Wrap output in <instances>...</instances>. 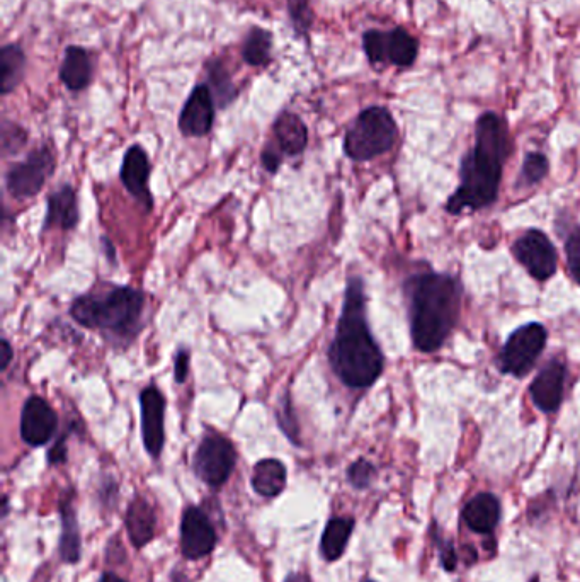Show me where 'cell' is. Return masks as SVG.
<instances>
[{
  "label": "cell",
  "instance_id": "1",
  "mask_svg": "<svg viewBox=\"0 0 580 582\" xmlns=\"http://www.w3.org/2000/svg\"><path fill=\"white\" fill-rule=\"evenodd\" d=\"M329 363L337 378L349 388H368L380 378L383 354L371 336L366 320L363 281L347 283L336 337L330 344Z\"/></svg>",
  "mask_w": 580,
  "mask_h": 582
},
{
  "label": "cell",
  "instance_id": "2",
  "mask_svg": "<svg viewBox=\"0 0 580 582\" xmlns=\"http://www.w3.org/2000/svg\"><path fill=\"white\" fill-rule=\"evenodd\" d=\"M509 152L504 121L495 113H485L477 121V142L461 162V184L448 201V212H475L494 203L499 193L502 162Z\"/></svg>",
  "mask_w": 580,
  "mask_h": 582
},
{
  "label": "cell",
  "instance_id": "3",
  "mask_svg": "<svg viewBox=\"0 0 580 582\" xmlns=\"http://www.w3.org/2000/svg\"><path fill=\"white\" fill-rule=\"evenodd\" d=\"M407 293L414 346L424 353L438 351L460 314L458 281L443 274H421L407 283Z\"/></svg>",
  "mask_w": 580,
  "mask_h": 582
},
{
  "label": "cell",
  "instance_id": "4",
  "mask_svg": "<svg viewBox=\"0 0 580 582\" xmlns=\"http://www.w3.org/2000/svg\"><path fill=\"white\" fill-rule=\"evenodd\" d=\"M145 310V295L131 286H109L101 293L75 298L70 315L79 326L109 332L118 339L138 334Z\"/></svg>",
  "mask_w": 580,
  "mask_h": 582
},
{
  "label": "cell",
  "instance_id": "5",
  "mask_svg": "<svg viewBox=\"0 0 580 582\" xmlns=\"http://www.w3.org/2000/svg\"><path fill=\"white\" fill-rule=\"evenodd\" d=\"M397 138V123L383 106H371L359 113L344 137V152L349 159L366 162L392 149Z\"/></svg>",
  "mask_w": 580,
  "mask_h": 582
},
{
  "label": "cell",
  "instance_id": "6",
  "mask_svg": "<svg viewBox=\"0 0 580 582\" xmlns=\"http://www.w3.org/2000/svg\"><path fill=\"white\" fill-rule=\"evenodd\" d=\"M363 48L373 67L392 63L395 67L407 69L416 62L419 41L404 28L392 31L370 29L363 35Z\"/></svg>",
  "mask_w": 580,
  "mask_h": 582
},
{
  "label": "cell",
  "instance_id": "7",
  "mask_svg": "<svg viewBox=\"0 0 580 582\" xmlns=\"http://www.w3.org/2000/svg\"><path fill=\"white\" fill-rule=\"evenodd\" d=\"M235 463L237 450L234 443L222 434H208L194 453L193 470L201 482L220 489L230 479Z\"/></svg>",
  "mask_w": 580,
  "mask_h": 582
},
{
  "label": "cell",
  "instance_id": "8",
  "mask_svg": "<svg viewBox=\"0 0 580 582\" xmlns=\"http://www.w3.org/2000/svg\"><path fill=\"white\" fill-rule=\"evenodd\" d=\"M57 167V159L50 147H38L31 154L9 169L6 176L7 193L16 200L35 198L40 193L46 181L53 176Z\"/></svg>",
  "mask_w": 580,
  "mask_h": 582
},
{
  "label": "cell",
  "instance_id": "9",
  "mask_svg": "<svg viewBox=\"0 0 580 582\" xmlns=\"http://www.w3.org/2000/svg\"><path fill=\"white\" fill-rule=\"evenodd\" d=\"M546 344V329L541 324H526L512 332L499 356L502 373L524 377L535 366Z\"/></svg>",
  "mask_w": 580,
  "mask_h": 582
},
{
  "label": "cell",
  "instance_id": "10",
  "mask_svg": "<svg viewBox=\"0 0 580 582\" xmlns=\"http://www.w3.org/2000/svg\"><path fill=\"white\" fill-rule=\"evenodd\" d=\"M512 252L536 280H548L557 271V251L550 239L540 230H528L526 234L521 235L514 242Z\"/></svg>",
  "mask_w": 580,
  "mask_h": 582
},
{
  "label": "cell",
  "instance_id": "11",
  "mask_svg": "<svg viewBox=\"0 0 580 582\" xmlns=\"http://www.w3.org/2000/svg\"><path fill=\"white\" fill-rule=\"evenodd\" d=\"M217 531L211 525L208 514L201 508L189 506L181 521L182 555L189 560H200L217 547Z\"/></svg>",
  "mask_w": 580,
  "mask_h": 582
},
{
  "label": "cell",
  "instance_id": "12",
  "mask_svg": "<svg viewBox=\"0 0 580 582\" xmlns=\"http://www.w3.org/2000/svg\"><path fill=\"white\" fill-rule=\"evenodd\" d=\"M58 428L57 412L43 397L33 395L21 412V438L29 446H43L52 440Z\"/></svg>",
  "mask_w": 580,
  "mask_h": 582
},
{
  "label": "cell",
  "instance_id": "13",
  "mask_svg": "<svg viewBox=\"0 0 580 582\" xmlns=\"http://www.w3.org/2000/svg\"><path fill=\"white\" fill-rule=\"evenodd\" d=\"M140 407L143 445L150 457L159 458L165 443V397L159 388L150 385L140 394Z\"/></svg>",
  "mask_w": 580,
  "mask_h": 582
},
{
  "label": "cell",
  "instance_id": "14",
  "mask_svg": "<svg viewBox=\"0 0 580 582\" xmlns=\"http://www.w3.org/2000/svg\"><path fill=\"white\" fill-rule=\"evenodd\" d=\"M215 121V97L208 84H200L189 94L179 116V130L184 137L200 138L211 132Z\"/></svg>",
  "mask_w": 580,
  "mask_h": 582
},
{
  "label": "cell",
  "instance_id": "15",
  "mask_svg": "<svg viewBox=\"0 0 580 582\" xmlns=\"http://www.w3.org/2000/svg\"><path fill=\"white\" fill-rule=\"evenodd\" d=\"M150 171V160L145 149L142 145H131L121 164V183L125 184V188L142 203L147 212H152L154 208L152 193L148 191Z\"/></svg>",
  "mask_w": 580,
  "mask_h": 582
},
{
  "label": "cell",
  "instance_id": "16",
  "mask_svg": "<svg viewBox=\"0 0 580 582\" xmlns=\"http://www.w3.org/2000/svg\"><path fill=\"white\" fill-rule=\"evenodd\" d=\"M565 385V366L553 361L540 371V375L531 383V397L536 407L543 412L557 411L563 399Z\"/></svg>",
  "mask_w": 580,
  "mask_h": 582
},
{
  "label": "cell",
  "instance_id": "17",
  "mask_svg": "<svg viewBox=\"0 0 580 582\" xmlns=\"http://www.w3.org/2000/svg\"><path fill=\"white\" fill-rule=\"evenodd\" d=\"M79 220V203H77V194H75L74 188L65 184L57 191H53L48 198V210H46L43 230H72L77 227Z\"/></svg>",
  "mask_w": 580,
  "mask_h": 582
},
{
  "label": "cell",
  "instance_id": "18",
  "mask_svg": "<svg viewBox=\"0 0 580 582\" xmlns=\"http://www.w3.org/2000/svg\"><path fill=\"white\" fill-rule=\"evenodd\" d=\"M155 513L147 499L137 496L126 511L125 526L133 547L143 548L155 537Z\"/></svg>",
  "mask_w": 580,
  "mask_h": 582
},
{
  "label": "cell",
  "instance_id": "19",
  "mask_svg": "<svg viewBox=\"0 0 580 582\" xmlns=\"http://www.w3.org/2000/svg\"><path fill=\"white\" fill-rule=\"evenodd\" d=\"M92 75V58L86 48L82 46H69L65 50L62 67H60V79L63 86L69 91H84L86 87L91 86Z\"/></svg>",
  "mask_w": 580,
  "mask_h": 582
},
{
  "label": "cell",
  "instance_id": "20",
  "mask_svg": "<svg viewBox=\"0 0 580 582\" xmlns=\"http://www.w3.org/2000/svg\"><path fill=\"white\" fill-rule=\"evenodd\" d=\"M274 138L283 154L296 157L303 154L308 145L307 125L300 116L285 111L276 118L273 125Z\"/></svg>",
  "mask_w": 580,
  "mask_h": 582
},
{
  "label": "cell",
  "instance_id": "21",
  "mask_svg": "<svg viewBox=\"0 0 580 582\" xmlns=\"http://www.w3.org/2000/svg\"><path fill=\"white\" fill-rule=\"evenodd\" d=\"M463 520L475 533H492L501 521V503L492 494H478L463 509Z\"/></svg>",
  "mask_w": 580,
  "mask_h": 582
},
{
  "label": "cell",
  "instance_id": "22",
  "mask_svg": "<svg viewBox=\"0 0 580 582\" xmlns=\"http://www.w3.org/2000/svg\"><path fill=\"white\" fill-rule=\"evenodd\" d=\"M286 467L276 458H264L252 472V487L262 497H276L285 491Z\"/></svg>",
  "mask_w": 580,
  "mask_h": 582
},
{
  "label": "cell",
  "instance_id": "23",
  "mask_svg": "<svg viewBox=\"0 0 580 582\" xmlns=\"http://www.w3.org/2000/svg\"><path fill=\"white\" fill-rule=\"evenodd\" d=\"M26 74V53L19 45L0 50V92L7 96L18 89Z\"/></svg>",
  "mask_w": 580,
  "mask_h": 582
},
{
  "label": "cell",
  "instance_id": "24",
  "mask_svg": "<svg viewBox=\"0 0 580 582\" xmlns=\"http://www.w3.org/2000/svg\"><path fill=\"white\" fill-rule=\"evenodd\" d=\"M62 513V537H60V555L63 562L75 564L82 554V538H80L79 523L75 518L74 506L70 499H63L60 504Z\"/></svg>",
  "mask_w": 580,
  "mask_h": 582
},
{
  "label": "cell",
  "instance_id": "25",
  "mask_svg": "<svg viewBox=\"0 0 580 582\" xmlns=\"http://www.w3.org/2000/svg\"><path fill=\"white\" fill-rule=\"evenodd\" d=\"M353 530V518H332L325 525L322 542H320V550H322L325 560L334 562V560L341 559Z\"/></svg>",
  "mask_w": 580,
  "mask_h": 582
},
{
  "label": "cell",
  "instance_id": "26",
  "mask_svg": "<svg viewBox=\"0 0 580 582\" xmlns=\"http://www.w3.org/2000/svg\"><path fill=\"white\" fill-rule=\"evenodd\" d=\"M206 69H208V87L215 97V103L220 109L227 108L228 104L234 103L237 92H239L235 87L234 80H232V75L220 58L211 60L206 65Z\"/></svg>",
  "mask_w": 580,
  "mask_h": 582
},
{
  "label": "cell",
  "instance_id": "27",
  "mask_svg": "<svg viewBox=\"0 0 580 582\" xmlns=\"http://www.w3.org/2000/svg\"><path fill=\"white\" fill-rule=\"evenodd\" d=\"M273 35L262 28H252L242 45V58L251 67H264L271 62Z\"/></svg>",
  "mask_w": 580,
  "mask_h": 582
},
{
  "label": "cell",
  "instance_id": "28",
  "mask_svg": "<svg viewBox=\"0 0 580 582\" xmlns=\"http://www.w3.org/2000/svg\"><path fill=\"white\" fill-rule=\"evenodd\" d=\"M28 138V132L23 126L9 120L2 121V154L6 157L21 152L28 143Z\"/></svg>",
  "mask_w": 580,
  "mask_h": 582
},
{
  "label": "cell",
  "instance_id": "29",
  "mask_svg": "<svg viewBox=\"0 0 580 582\" xmlns=\"http://www.w3.org/2000/svg\"><path fill=\"white\" fill-rule=\"evenodd\" d=\"M288 14L291 24L298 35H308L312 29L315 14H313L310 0H288Z\"/></svg>",
  "mask_w": 580,
  "mask_h": 582
},
{
  "label": "cell",
  "instance_id": "30",
  "mask_svg": "<svg viewBox=\"0 0 580 582\" xmlns=\"http://www.w3.org/2000/svg\"><path fill=\"white\" fill-rule=\"evenodd\" d=\"M375 477L376 468L373 467V463L364 460V458H359L358 462H354L347 470L349 484L353 485L354 489H358V491L368 489L373 484Z\"/></svg>",
  "mask_w": 580,
  "mask_h": 582
},
{
  "label": "cell",
  "instance_id": "31",
  "mask_svg": "<svg viewBox=\"0 0 580 582\" xmlns=\"http://www.w3.org/2000/svg\"><path fill=\"white\" fill-rule=\"evenodd\" d=\"M548 159L545 155L538 154V152H531V154L526 155V159L523 162V174L524 183L526 184H536L540 183L541 179L548 174Z\"/></svg>",
  "mask_w": 580,
  "mask_h": 582
},
{
  "label": "cell",
  "instance_id": "32",
  "mask_svg": "<svg viewBox=\"0 0 580 582\" xmlns=\"http://www.w3.org/2000/svg\"><path fill=\"white\" fill-rule=\"evenodd\" d=\"M278 424L281 431L290 438L293 445H300V428H298V421H296V416L293 414V409H291V400L288 395L286 399L281 400V407L278 409Z\"/></svg>",
  "mask_w": 580,
  "mask_h": 582
},
{
  "label": "cell",
  "instance_id": "33",
  "mask_svg": "<svg viewBox=\"0 0 580 582\" xmlns=\"http://www.w3.org/2000/svg\"><path fill=\"white\" fill-rule=\"evenodd\" d=\"M565 251H567L570 273L580 285V232L570 235L565 244Z\"/></svg>",
  "mask_w": 580,
  "mask_h": 582
},
{
  "label": "cell",
  "instance_id": "34",
  "mask_svg": "<svg viewBox=\"0 0 580 582\" xmlns=\"http://www.w3.org/2000/svg\"><path fill=\"white\" fill-rule=\"evenodd\" d=\"M189 360H191V356H189L188 349H179L174 356V378H176L177 383L186 382L189 373Z\"/></svg>",
  "mask_w": 580,
  "mask_h": 582
},
{
  "label": "cell",
  "instance_id": "35",
  "mask_svg": "<svg viewBox=\"0 0 580 582\" xmlns=\"http://www.w3.org/2000/svg\"><path fill=\"white\" fill-rule=\"evenodd\" d=\"M261 162L262 166L266 171L271 172V174H276L278 172L279 167H281V162H283V157L279 155L278 150L276 147H273L271 143L266 145V149L262 150L261 154Z\"/></svg>",
  "mask_w": 580,
  "mask_h": 582
},
{
  "label": "cell",
  "instance_id": "36",
  "mask_svg": "<svg viewBox=\"0 0 580 582\" xmlns=\"http://www.w3.org/2000/svg\"><path fill=\"white\" fill-rule=\"evenodd\" d=\"M65 438H67V433L63 434L62 438L53 445L52 450L48 451V463H50V465H62V463H65V460H67Z\"/></svg>",
  "mask_w": 580,
  "mask_h": 582
},
{
  "label": "cell",
  "instance_id": "37",
  "mask_svg": "<svg viewBox=\"0 0 580 582\" xmlns=\"http://www.w3.org/2000/svg\"><path fill=\"white\" fill-rule=\"evenodd\" d=\"M12 358H14V351L7 339H2V346H0V360H2V371H6L11 365Z\"/></svg>",
  "mask_w": 580,
  "mask_h": 582
},
{
  "label": "cell",
  "instance_id": "38",
  "mask_svg": "<svg viewBox=\"0 0 580 582\" xmlns=\"http://www.w3.org/2000/svg\"><path fill=\"white\" fill-rule=\"evenodd\" d=\"M99 582H126L125 579H121L120 576H116L113 572H106L103 577H101V581Z\"/></svg>",
  "mask_w": 580,
  "mask_h": 582
},
{
  "label": "cell",
  "instance_id": "39",
  "mask_svg": "<svg viewBox=\"0 0 580 582\" xmlns=\"http://www.w3.org/2000/svg\"><path fill=\"white\" fill-rule=\"evenodd\" d=\"M103 244H104V249H106V256H108V259H111V263H114L113 244H111V242H108V239H106V237H104V239H103Z\"/></svg>",
  "mask_w": 580,
  "mask_h": 582
},
{
  "label": "cell",
  "instance_id": "40",
  "mask_svg": "<svg viewBox=\"0 0 580 582\" xmlns=\"http://www.w3.org/2000/svg\"><path fill=\"white\" fill-rule=\"evenodd\" d=\"M285 582H310V579L305 574H290Z\"/></svg>",
  "mask_w": 580,
  "mask_h": 582
},
{
  "label": "cell",
  "instance_id": "41",
  "mask_svg": "<svg viewBox=\"0 0 580 582\" xmlns=\"http://www.w3.org/2000/svg\"><path fill=\"white\" fill-rule=\"evenodd\" d=\"M366 582H373V581H366Z\"/></svg>",
  "mask_w": 580,
  "mask_h": 582
}]
</instances>
